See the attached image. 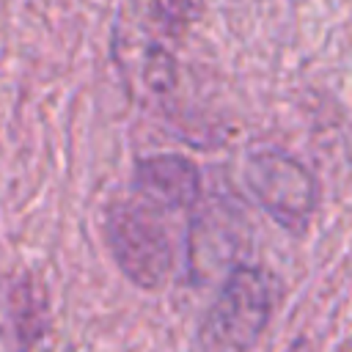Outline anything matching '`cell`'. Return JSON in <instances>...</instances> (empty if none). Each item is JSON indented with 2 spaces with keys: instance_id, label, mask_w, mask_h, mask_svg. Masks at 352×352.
I'll use <instances>...</instances> for the list:
<instances>
[{
  "instance_id": "277c9868",
  "label": "cell",
  "mask_w": 352,
  "mask_h": 352,
  "mask_svg": "<svg viewBox=\"0 0 352 352\" xmlns=\"http://www.w3.org/2000/svg\"><path fill=\"white\" fill-rule=\"evenodd\" d=\"M135 195L168 209H192L201 198V173L182 154L146 157L135 168Z\"/></svg>"
},
{
  "instance_id": "3957f363",
  "label": "cell",
  "mask_w": 352,
  "mask_h": 352,
  "mask_svg": "<svg viewBox=\"0 0 352 352\" xmlns=\"http://www.w3.org/2000/svg\"><path fill=\"white\" fill-rule=\"evenodd\" d=\"M245 184L256 204L283 228L305 231L316 209V182L305 165L278 148H261L248 157Z\"/></svg>"
},
{
  "instance_id": "5b68a950",
  "label": "cell",
  "mask_w": 352,
  "mask_h": 352,
  "mask_svg": "<svg viewBox=\"0 0 352 352\" xmlns=\"http://www.w3.org/2000/svg\"><path fill=\"white\" fill-rule=\"evenodd\" d=\"M151 6L157 16L176 33L190 28L201 11V0H151Z\"/></svg>"
},
{
  "instance_id": "6da1fadb",
  "label": "cell",
  "mask_w": 352,
  "mask_h": 352,
  "mask_svg": "<svg viewBox=\"0 0 352 352\" xmlns=\"http://www.w3.org/2000/svg\"><path fill=\"white\" fill-rule=\"evenodd\" d=\"M162 206L132 195L107 214V245L121 272L140 289H160L176 264L170 226Z\"/></svg>"
},
{
  "instance_id": "7a4b0ae2",
  "label": "cell",
  "mask_w": 352,
  "mask_h": 352,
  "mask_svg": "<svg viewBox=\"0 0 352 352\" xmlns=\"http://www.w3.org/2000/svg\"><path fill=\"white\" fill-rule=\"evenodd\" d=\"M278 302L275 278L258 267H234L206 311L201 344L206 352H248Z\"/></svg>"
}]
</instances>
